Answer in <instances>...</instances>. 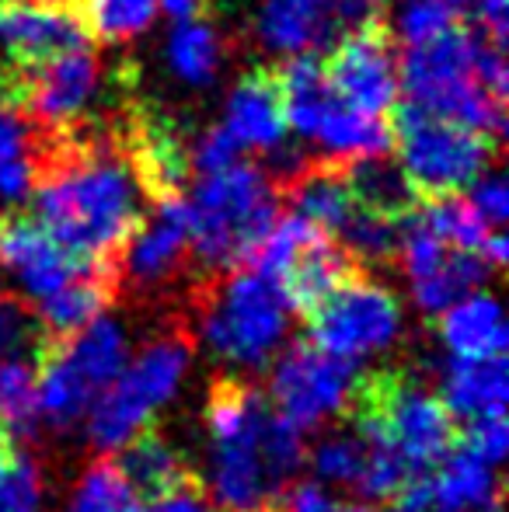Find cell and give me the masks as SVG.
<instances>
[{
    "label": "cell",
    "mask_w": 509,
    "mask_h": 512,
    "mask_svg": "<svg viewBox=\"0 0 509 512\" xmlns=\"http://www.w3.org/2000/svg\"><path fill=\"white\" fill-rule=\"evenodd\" d=\"M32 220L81 262L109 269L150 209V189L133 157L112 143L49 147L39 157Z\"/></svg>",
    "instance_id": "1"
},
{
    "label": "cell",
    "mask_w": 509,
    "mask_h": 512,
    "mask_svg": "<svg viewBox=\"0 0 509 512\" xmlns=\"http://www.w3.org/2000/svg\"><path fill=\"white\" fill-rule=\"evenodd\" d=\"M206 495L217 512H269L307 460L293 429L245 377H217L206 398Z\"/></svg>",
    "instance_id": "2"
},
{
    "label": "cell",
    "mask_w": 509,
    "mask_h": 512,
    "mask_svg": "<svg viewBox=\"0 0 509 512\" xmlns=\"http://www.w3.org/2000/svg\"><path fill=\"white\" fill-rule=\"evenodd\" d=\"M293 314L286 293L258 269H231L203 276L189 290L192 342H203L217 363L234 377L269 370V363L286 349L293 331Z\"/></svg>",
    "instance_id": "3"
},
{
    "label": "cell",
    "mask_w": 509,
    "mask_h": 512,
    "mask_svg": "<svg viewBox=\"0 0 509 512\" xmlns=\"http://www.w3.org/2000/svg\"><path fill=\"white\" fill-rule=\"evenodd\" d=\"M185 203L192 223L189 262L199 269L196 279H203L252 262L279 216V185L265 168L238 161L213 175H199Z\"/></svg>",
    "instance_id": "4"
},
{
    "label": "cell",
    "mask_w": 509,
    "mask_h": 512,
    "mask_svg": "<svg viewBox=\"0 0 509 512\" xmlns=\"http://www.w3.org/2000/svg\"><path fill=\"white\" fill-rule=\"evenodd\" d=\"M346 415L353 418V429L391 450L415 478L433 471L457 443L454 415L443 408L440 394L405 370L360 373Z\"/></svg>",
    "instance_id": "5"
},
{
    "label": "cell",
    "mask_w": 509,
    "mask_h": 512,
    "mask_svg": "<svg viewBox=\"0 0 509 512\" xmlns=\"http://www.w3.org/2000/svg\"><path fill=\"white\" fill-rule=\"evenodd\" d=\"M475 32L464 25L408 46L398 60L401 74V105H412L436 119L461 122L492 140H503L506 102L478 84L475 63H471Z\"/></svg>",
    "instance_id": "6"
},
{
    "label": "cell",
    "mask_w": 509,
    "mask_h": 512,
    "mask_svg": "<svg viewBox=\"0 0 509 512\" xmlns=\"http://www.w3.org/2000/svg\"><path fill=\"white\" fill-rule=\"evenodd\" d=\"M192 370V335L182 321L154 335L88 411V439L98 453H116L182 391Z\"/></svg>",
    "instance_id": "7"
},
{
    "label": "cell",
    "mask_w": 509,
    "mask_h": 512,
    "mask_svg": "<svg viewBox=\"0 0 509 512\" xmlns=\"http://www.w3.org/2000/svg\"><path fill=\"white\" fill-rule=\"evenodd\" d=\"M276 88L283 98L286 129L318 147L328 164H353L363 157L391 154V122L342 102L328 84L325 63L318 56L283 60Z\"/></svg>",
    "instance_id": "8"
},
{
    "label": "cell",
    "mask_w": 509,
    "mask_h": 512,
    "mask_svg": "<svg viewBox=\"0 0 509 512\" xmlns=\"http://www.w3.org/2000/svg\"><path fill=\"white\" fill-rule=\"evenodd\" d=\"M129 331L116 317L98 314L77 335L46 342L39 352V418L46 429L70 432L88 418L98 394L123 373Z\"/></svg>",
    "instance_id": "9"
},
{
    "label": "cell",
    "mask_w": 509,
    "mask_h": 512,
    "mask_svg": "<svg viewBox=\"0 0 509 512\" xmlns=\"http://www.w3.org/2000/svg\"><path fill=\"white\" fill-rule=\"evenodd\" d=\"M394 112L398 119L391 122V150L415 196H457L496 164L499 140L492 136L401 102Z\"/></svg>",
    "instance_id": "10"
},
{
    "label": "cell",
    "mask_w": 509,
    "mask_h": 512,
    "mask_svg": "<svg viewBox=\"0 0 509 512\" xmlns=\"http://www.w3.org/2000/svg\"><path fill=\"white\" fill-rule=\"evenodd\" d=\"M405 314L384 283L353 272L307 314V342L349 363L391 349L401 338Z\"/></svg>",
    "instance_id": "11"
},
{
    "label": "cell",
    "mask_w": 509,
    "mask_h": 512,
    "mask_svg": "<svg viewBox=\"0 0 509 512\" xmlns=\"http://www.w3.org/2000/svg\"><path fill=\"white\" fill-rule=\"evenodd\" d=\"M269 366V405L300 432L325 429L332 418L346 415L363 373L314 342L290 345Z\"/></svg>",
    "instance_id": "12"
},
{
    "label": "cell",
    "mask_w": 509,
    "mask_h": 512,
    "mask_svg": "<svg viewBox=\"0 0 509 512\" xmlns=\"http://www.w3.org/2000/svg\"><path fill=\"white\" fill-rule=\"evenodd\" d=\"M102 84V56L95 53L91 42H84V46L56 53L35 67L14 70L11 98L32 122L63 133L88 119V112L102 95Z\"/></svg>",
    "instance_id": "13"
},
{
    "label": "cell",
    "mask_w": 509,
    "mask_h": 512,
    "mask_svg": "<svg viewBox=\"0 0 509 512\" xmlns=\"http://www.w3.org/2000/svg\"><path fill=\"white\" fill-rule=\"evenodd\" d=\"M189 241L192 223L185 196L182 192L157 196L112 265L116 293H133L140 300L164 293L189 265Z\"/></svg>",
    "instance_id": "14"
},
{
    "label": "cell",
    "mask_w": 509,
    "mask_h": 512,
    "mask_svg": "<svg viewBox=\"0 0 509 512\" xmlns=\"http://www.w3.org/2000/svg\"><path fill=\"white\" fill-rule=\"evenodd\" d=\"M325 63V77L332 91L346 105L367 115H391L401 102V74L398 53L381 25L360 28L342 35L332 46Z\"/></svg>",
    "instance_id": "15"
},
{
    "label": "cell",
    "mask_w": 509,
    "mask_h": 512,
    "mask_svg": "<svg viewBox=\"0 0 509 512\" xmlns=\"http://www.w3.org/2000/svg\"><path fill=\"white\" fill-rule=\"evenodd\" d=\"M0 269L14 279L18 297L25 304H39L42 297H49L60 286H67L70 279L98 269V265H88L77 255H70L32 216L11 213L0 220Z\"/></svg>",
    "instance_id": "16"
},
{
    "label": "cell",
    "mask_w": 509,
    "mask_h": 512,
    "mask_svg": "<svg viewBox=\"0 0 509 512\" xmlns=\"http://www.w3.org/2000/svg\"><path fill=\"white\" fill-rule=\"evenodd\" d=\"M91 42L74 0H0V53L14 70Z\"/></svg>",
    "instance_id": "17"
},
{
    "label": "cell",
    "mask_w": 509,
    "mask_h": 512,
    "mask_svg": "<svg viewBox=\"0 0 509 512\" xmlns=\"http://www.w3.org/2000/svg\"><path fill=\"white\" fill-rule=\"evenodd\" d=\"M342 35L339 0H255L252 39L272 60L318 56Z\"/></svg>",
    "instance_id": "18"
},
{
    "label": "cell",
    "mask_w": 509,
    "mask_h": 512,
    "mask_svg": "<svg viewBox=\"0 0 509 512\" xmlns=\"http://www.w3.org/2000/svg\"><path fill=\"white\" fill-rule=\"evenodd\" d=\"M398 502L436 512H503V478L499 467L454 443L433 471L398 495Z\"/></svg>",
    "instance_id": "19"
},
{
    "label": "cell",
    "mask_w": 509,
    "mask_h": 512,
    "mask_svg": "<svg viewBox=\"0 0 509 512\" xmlns=\"http://www.w3.org/2000/svg\"><path fill=\"white\" fill-rule=\"evenodd\" d=\"M220 126L234 136L241 150H258V154H276L286 140V112L283 98L276 88V74L269 70H248L227 91Z\"/></svg>",
    "instance_id": "20"
},
{
    "label": "cell",
    "mask_w": 509,
    "mask_h": 512,
    "mask_svg": "<svg viewBox=\"0 0 509 512\" xmlns=\"http://www.w3.org/2000/svg\"><path fill=\"white\" fill-rule=\"evenodd\" d=\"M440 401L461 422L506 415V401H509L506 356L496 359L450 356L440 366Z\"/></svg>",
    "instance_id": "21"
},
{
    "label": "cell",
    "mask_w": 509,
    "mask_h": 512,
    "mask_svg": "<svg viewBox=\"0 0 509 512\" xmlns=\"http://www.w3.org/2000/svg\"><path fill=\"white\" fill-rule=\"evenodd\" d=\"M279 196H286L304 220L318 223L325 234L339 237L346 230V223L353 220V213L360 203L353 199V189L346 182V171L342 164H304L297 168L283 185H279Z\"/></svg>",
    "instance_id": "22"
},
{
    "label": "cell",
    "mask_w": 509,
    "mask_h": 512,
    "mask_svg": "<svg viewBox=\"0 0 509 512\" xmlns=\"http://www.w3.org/2000/svg\"><path fill=\"white\" fill-rule=\"evenodd\" d=\"M436 331L447 345L450 356L457 359H496L506 356V324L503 307L492 293H468L464 300L450 304L443 314H436Z\"/></svg>",
    "instance_id": "23"
},
{
    "label": "cell",
    "mask_w": 509,
    "mask_h": 512,
    "mask_svg": "<svg viewBox=\"0 0 509 512\" xmlns=\"http://www.w3.org/2000/svg\"><path fill=\"white\" fill-rule=\"evenodd\" d=\"M112 297H116V276L109 269H91L42 297L39 304H32V310L46 342H63V338L77 335L84 324L95 321Z\"/></svg>",
    "instance_id": "24"
},
{
    "label": "cell",
    "mask_w": 509,
    "mask_h": 512,
    "mask_svg": "<svg viewBox=\"0 0 509 512\" xmlns=\"http://www.w3.org/2000/svg\"><path fill=\"white\" fill-rule=\"evenodd\" d=\"M116 467L123 471V478L129 481L136 495L143 502L157 499V495L171 492L175 485H182L185 478H192L185 457L175 450L168 436H161L157 429H143L129 439L126 446H119Z\"/></svg>",
    "instance_id": "25"
},
{
    "label": "cell",
    "mask_w": 509,
    "mask_h": 512,
    "mask_svg": "<svg viewBox=\"0 0 509 512\" xmlns=\"http://www.w3.org/2000/svg\"><path fill=\"white\" fill-rule=\"evenodd\" d=\"M224 35L206 18H182L171 25L164 42V63L189 88H210L224 67Z\"/></svg>",
    "instance_id": "26"
},
{
    "label": "cell",
    "mask_w": 509,
    "mask_h": 512,
    "mask_svg": "<svg viewBox=\"0 0 509 512\" xmlns=\"http://www.w3.org/2000/svg\"><path fill=\"white\" fill-rule=\"evenodd\" d=\"M342 171H346L353 199L363 209H370V213H381L387 220H405L415 209V203H419V196L408 185V178L401 175L398 161H391V154L342 164Z\"/></svg>",
    "instance_id": "27"
},
{
    "label": "cell",
    "mask_w": 509,
    "mask_h": 512,
    "mask_svg": "<svg viewBox=\"0 0 509 512\" xmlns=\"http://www.w3.org/2000/svg\"><path fill=\"white\" fill-rule=\"evenodd\" d=\"M492 272H496V269H492L482 255H475V251H454V248H450L447 258H443V262L436 265L429 276H422V279H415V283H412L415 307H419L426 317L443 314L450 304H457V300H464L468 293H475L478 286L489 283Z\"/></svg>",
    "instance_id": "28"
},
{
    "label": "cell",
    "mask_w": 509,
    "mask_h": 512,
    "mask_svg": "<svg viewBox=\"0 0 509 512\" xmlns=\"http://www.w3.org/2000/svg\"><path fill=\"white\" fill-rule=\"evenodd\" d=\"M0 425L11 439H39V356L0 359Z\"/></svg>",
    "instance_id": "29"
},
{
    "label": "cell",
    "mask_w": 509,
    "mask_h": 512,
    "mask_svg": "<svg viewBox=\"0 0 509 512\" xmlns=\"http://www.w3.org/2000/svg\"><path fill=\"white\" fill-rule=\"evenodd\" d=\"M60 512H143V499L129 488L116 460L102 453L77 474Z\"/></svg>",
    "instance_id": "30"
},
{
    "label": "cell",
    "mask_w": 509,
    "mask_h": 512,
    "mask_svg": "<svg viewBox=\"0 0 509 512\" xmlns=\"http://www.w3.org/2000/svg\"><path fill=\"white\" fill-rule=\"evenodd\" d=\"M88 35L102 42H133L154 28L161 4L157 0H74Z\"/></svg>",
    "instance_id": "31"
},
{
    "label": "cell",
    "mask_w": 509,
    "mask_h": 512,
    "mask_svg": "<svg viewBox=\"0 0 509 512\" xmlns=\"http://www.w3.org/2000/svg\"><path fill=\"white\" fill-rule=\"evenodd\" d=\"M415 213H419L422 220H426V227L454 251L485 255V244L496 234V227H489V223L475 213V206L461 196H433L429 203L415 206Z\"/></svg>",
    "instance_id": "32"
},
{
    "label": "cell",
    "mask_w": 509,
    "mask_h": 512,
    "mask_svg": "<svg viewBox=\"0 0 509 512\" xmlns=\"http://www.w3.org/2000/svg\"><path fill=\"white\" fill-rule=\"evenodd\" d=\"M307 460H311L314 478L321 485L353 488L356 492L363 481V471L370 464V443L360 429H335L318 439V446H314Z\"/></svg>",
    "instance_id": "33"
},
{
    "label": "cell",
    "mask_w": 509,
    "mask_h": 512,
    "mask_svg": "<svg viewBox=\"0 0 509 512\" xmlns=\"http://www.w3.org/2000/svg\"><path fill=\"white\" fill-rule=\"evenodd\" d=\"M468 14V0H401L394 11V39L401 46H422L457 28Z\"/></svg>",
    "instance_id": "34"
},
{
    "label": "cell",
    "mask_w": 509,
    "mask_h": 512,
    "mask_svg": "<svg viewBox=\"0 0 509 512\" xmlns=\"http://www.w3.org/2000/svg\"><path fill=\"white\" fill-rule=\"evenodd\" d=\"M46 474L28 453L0 450V512H42Z\"/></svg>",
    "instance_id": "35"
},
{
    "label": "cell",
    "mask_w": 509,
    "mask_h": 512,
    "mask_svg": "<svg viewBox=\"0 0 509 512\" xmlns=\"http://www.w3.org/2000/svg\"><path fill=\"white\" fill-rule=\"evenodd\" d=\"M46 335L35 321L32 304L11 290H0V359L11 356H39Z\"/></svg>",
    "instance_id": "36"
},
{
    "label": "cell",
    "mask_w": 509,
    "mask_h": 512,
    "mask_svg": "<svg viewBox=\"0 0 509 512\" xmlns=\"http://www.w3.org/2000/svg\"><path fill=\"white\" fill-rule=\"evenodd\" d=\"M269 512H370V506L360 499H342V495L332 492V485H321L314 478L286 485V492L279 495Z\"/></svg>",
    "instance_id": "37"
},
{
    "label": "cell",
    "mask_w": 509,
    "mask_h": 512,
    "mask_svg": "<svg viewBox=\"0 0 509 512\" xmlns=\"http://www.w3.org/2000/svg\"><path fill=\"white\" fill-rule=\"evenodd\" d=\"M238 161H245V150L234 143V136L220 122L206 126L189 147V168L199 175H213V171H224Z\"/></svg>",
    "instance_id": "38"
},
{
    "label": "cell",
    "mask_w": 509,
    "mask_h": 512,
    "mask_svg": "<svg viewBox=\"0 0 509 512\" xmlns=\"http://www.w3.org/2000/svg\"><path fill=\"white\" fill-rule=\"evenodd\" d=\"M39 136H35V122L28 119L14 102H0V168L11 161H25V157H39Z\"/></svg>",
    "instance_id": "39"
},
{
    "label": "cell",
    "mask_w": 509,
    "mask_h": 512,
    "mask_svg": "<svg viewBox=\"0 0 509 512\" xmlns=\"http://www.w3.org/2000/svg\"><path fill=\"white\" fill-rule=\"evenodd\" d=\"M468 203L475 206V213L482 216L489 227H503L506 216H509V185L506 178L499 175V171H485L482 178H475V182L468 185Z\"/></svg>",
    "instance_id": "40"
},
{
    "label": "cell",
    "mask_w": 509,
    "mask_h": 512,
    "mask_svg": "<svg viewBox=\"0 0 509 512\" xmlns=\"http://www.w3.org/2000/svg\"><path fill=\"white\" fill-rule=\"evenodd\" d=\"M461 446L471 450L475 457L489 460L492 467H499L506 460L509 450V429H506V418H478V422H468L461 436Z\"/></svg>",
    "instance_id": "41"
},
{
    "label": "cell",
    "mask_w": 509,
    "mask_h": 512,
    "mask_svg": "<svg viewBox=\"0 0 509 512\" xmlns=\"http://www.w3.org/2000/svg\"><path fill=\"white\" fill-rule=\"evenodd\" d=\"M143 512H217V506H213L210 495H206L203 481L185 478L182 485H175L171 492L150 499V506Z\"/></svg>",
    "instance_id": "42"
},
{
    "label": "cell",
    "mask_w": 509,
    "mask_h": 512,
    "mask_svg": "<svg viewBox=\"0 0 509 512\" xmlns=\"http://www.w3.org/2000/svg\"><path fill=\"white\" fill-rule=\"evenodd\" d=\"M471 28L485 39L499 42L506 46V35H509V0H468V14Z\"/></svg>",
    "instance_id": "43"
},
{
    "label": "cell",
    "mask_w": 509,
    "mask_h": 512,
    "mask_svg": "<svg viewBox=\"0 0 509 512\" xmlns=\"http://www.w3.org/2000/svg\"><path fill=\"white\" fill-rule=\"evenodd\" d=\"M35 178H39V157L4 164V168H0V203H7V206L25 203L35 189Z\"/></svg>",
    "instance_id": "44"
},
{
    "label": "cell",
    "mask_w": 509,
    "mask_h": 512,
    "mask_svg": "<svg viewBox=\"0 0 509 512\" xmlns=\"http://www.w3.org/2000/svg\"><path fill=\"white\" fill-rule=\"evenodd\" d=\"M161 4L164 14H171L175 21L182 18H196V14H203V7L210 4V0H157Z\"/></svg>",
    "instance_id": "45"
},
{
    "label": "cell",
    "mask_w": 509,
    "mask_h": 512,
    "mask_svg": "<svg viewBox=\"0 0 509 512\" xmlns=\"http://www.w3.org/2000/svg\"><path fill=\"white\" fill-rule=\"evenodd\" d=\"M384 512H436V509H429V506H408V502H398L394 509H384Z\"/></svg>",
    "instance_id": "46"
},
{
    "label": "cell",
    "mask_w": 509,
    "mask_h": 512,
    "mask_svg": "<svg viewBox=\"0 0 509 512\" xmlns=\"http://www.w3.org/2000/svg\"><path fill=\"white\" fill-rule=\"evenodd\" d=\"M0 84H4V88H7V74H0Z\"/></svg>",
    "instance_id": "47"
}]
</instances>
